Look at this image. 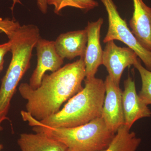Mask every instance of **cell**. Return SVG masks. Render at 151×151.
<instances>
[{"label": "cell", "mask_w": 151, "mask_h": 151, "mask_svg": "<svg viewBox=\"0 0 151 151\" xmlns=\"http://www.w3.org/2000/svg\"><path fill=\"white\" fill-rule=\"evenodd\" d=\"M87 42L86 29L61 34L54 41L58 54L63 59L71 60L77 57L84 58Z\"/></svg>", "instance_id": "cell-12"}, {"label": "cell", "mask_w": 151, "mask_h": 151, "mask_svg": "<svg viewBox=\"0 0 151 151\" xmlns=\"http://www.w3.org/2000/svg\"><path fill=\"white\" fill-rule=\"evenodd\" d=\"M85 86L54 115L39 121L51 128H72L101 117L105 95V82L96 77L84 80Z\"/></svg>", "instance_id": "cell-3"}, {"label": "cell", "mask_w": 151, "mask_h": 151, "mask_svg": "<svg viewBox=\"0 0 151 151\" xmlns=\"http://www.w3.org/2000/svg\"><path fill=\"white\" fill-rule=\"evenodd\" d=\"M13 3L11 7V10L13 11L14 7L17 4H21L20 0H12ZM37 4L39 9L42 14H45L47 13L48 9L47 0H37Z\"/></svg>", "instance_id": "cell-19"}, {"label": "cell", "mask_w": 151, "mask_h": 151, "mask_svg": "<svg viewBox=\"0 0 151 151\" xmlns=\"http://www.w3.org/2000/svg\"><path fill=\"white\" fill-rule=\"evenodd\" d=\"M133 65L139 73L142 80V87L138 94L139 97L146 105H151V71L143 66L139 58Z\"/></svg>", "instance_id": "cell-16"}, {"label": "cell", "mask_w": 151, "mask_h": 151, "mask_svg": "<svg viewBox=\"0 0 151 151\" xmlns=\"http://www.w3.org/2000/svg\"><path fill=\"white\" fill-rule=\"evenodd\" d=\"M37 64L29 79V86L33 89L38 88L41 83L45 72H54L59 70L64 63V59L58 54L54 41L40 38L36 45Z\"/></svg>", "instance_id": "cell-6"}, {"label": "cell", "mask_w": 151, "mask_h": 151, "mask_svg": "<svg viewBox=\"0 0 151 151\" xmlns=\"http://www.w3.org/2000/svg\"><path fill=\"white\" fill-rule=\"evenodd\" d=\"M40 37L37 26L30 24L19 27L9 38L12 41V60L1 80L0 88V119L6 116L19 82L30 67L33 49Z\"/></svg>", "instance_id": "cell-4"}, {"label": "cell", "mask_w": 151, "mask_h": 151, "mask_svg": "<svg viewBox=\"0 0 151 151\" xmlns=\"http://www.w3.org/2000/svg\"><path fill=\"white\" fill-rule=\"evenodd\" d=\"M138 56L129 47L117 46L114 41L106 43L103 50V65L107 69L109 76L119 85L124 70L133 65L137 61Z\"/></svg>", "instance_id": "cell-8"}, {"label": "cell", "mask_w": 151, "mask_h": 151, "mask_svg": "<svg viewBox=\"0 0 151 151\" xmlns=\"http://www.w3.org/2000/svg\"><path fill=\"white\" fill-rule=\"evenodd\" d=\"M125 125L118 129L108 147L102 151H136L142 140Z\"/></svg>", "instance_id": "cell-14"}, {"label": "cell", "mask_w": 151, "mask_h": 151, "mask_svg": "<svg viewBox=\"0 0 151 151\" xmlns=\"http://www.w3.org/2000/svg\"><path fill=\"white\" fill-rule=\"evenodd\" d=\"M100 1L105 6L108 16V31L103 42L106 43L116 40L122 42L136 52L146 69L151 71V52L144 48L138 42L128 27L127 22L120 16L113 0Z\"/></svg>", "instance_id": "cell-5"}, {"label": "cell", "mask_w": 151, "mask_h": 151, "mask_svg": "<svg viewBox=\"0 0 151 151\" xmlns=\"http://www.w3.org/2000/svg\"><path fill=\"white\" fill-rule=\"evenodd\" d=\"M47 4L54 6V12L56 14H59L63 9L67 7L88 12L99 6L95 0H47Z\"/></svg>", "instance_id": "cell-15"}, {"label": "cell", "mask_w": 151, "mask_h": 151, "mask_svg": "<svg viewBox=\"0 0 151 151\" xmlns=\"http://www.w3.org/2000/svg\"><path fill=\"white\" fill-rule=\"evenodd\" d=\"M35 133H42L62 143L68 151H102L106 149L116 133L109 129L102 117L72 128H51L41 124L25 111L21 112Z\"/></svg>", "instance_id": "cell-2"}, {"label": "cell", "mask_w": 151, "mask_h": 151, "mask_svg": "<svg viewBox=\"0 0 151 151\" xmlns=\"http://www.w3.org/2000/svg\"><path fill=\"white\" fill-rule=\"evenodd\" d=\"M17 144L21 151H68L65 145L42 133L21 134Z\"/></svg>", "instance_id": "cell-13"}, {"label": "cell", "mask_w": 151, "mask_h": 151, "mask_svg": "<svg viewBox=\"0 0 151 151\" xmlns=\"http://www.w3.org/2000/svg\"><path fill=\"white\" fill-rule=\"evenodd\" d=\"M12 42L10 40H9L8 42L0 44V73L1 72L4 68V58L5 55L9 51L11 52Z\"/></svg>", "instance_id": "cell-18"}, {"label": "cell", "mask_w": 151, "mask_h": 151, "mask_svg": "<svg viewBox=\"0 0 151 151\" xmlns=\"http://www.w3.org/2000/svg\"><path fill=\"white\" fill-rule=\"evenodd\" d=\"M85 77L84 58H80L50 74H45L37 89H32L28 83H21L19 91L27 101L26 111L38 121L54 115L63 103L83 89Z\"/></svg>", "instance_id": "cell-1"}, {"label": "cell", "mask_w": 151, "mask_h": 151, "mask_svg": "<svg viewBox=\"0 0 151 151\" xmlns=\"http://www.w3.org/2000/svg\"><path fill=\"white\" fill-rule=\"evenodd\" d=\"M122 103L124 125L130 129L138 120L151 116V111L148 105L143 103L140 99L136 90L135 81L129 75L124 81Z\"/></svg>", "instance_id": "cell-10"}, {"label": "cell", "mask_w": 151, "mask_h": 151, "mask_svg": "<svg viewBox=\"0 0 151 151\" xmlns=\"http://www.w3.org/2000/svg\"><path fill=\"white\" fill-rule=\"evenodd\" d=\"M20 26L18 22L15 20L0 17V33H4L9 39Z\"/></svg>", "instance_id": "cell-17"}, {"label": "cell", "mask_w": 151, "mask_h": 151, "mask_svg": "<svg viewBox=\"0 0 151 151\" xmlns=\"http://www.w3.org/2000/svg\"><path fill=\"white\" fill-rule=\"evenodd\" d=\"M6 119H0V132L2 130H3V127H2V126H1V123H2L3 122H4V121H5V120H6ZM3 148H4V147H3V145L2 144H0V151L1 150H2L3 149Z\"/></svg>", "instance_id": "cell-20"}, {"label": "cell", "mask_w": 151, "mask_h": 151, "mask_svg": "<svg viewBox=\"0 0 151 151\" xmlns=\"http://www.w3.org/2000/svg\"><path fill=\"white\" fill-rule=\"evenodd\" d=\"M134 12L129 21L131 31L139 43L151 52V8L143 0H132Z\"/></svg>", "instance_id": "cell-11"}, {"label": "cell", "mask_w": 151, "mask_h": 151, "mask_svg": "<svg viewBox=\"0 0 151 151\" xmlns=\"http://www.w3.org/2000/svg\"><path fill=\"white\" fill-rule=\"evenodd\" d=\"M103 22V19L100 18L96 21L88 22L85 28L87 33V42L84 57L86 79L95 77L99 66L103 65V50L100 44V37Z\"/></svg>", "instance_id": "cell-9"}, {"label": "cell", "mask_w": 151, "mask_h": 151, "mask_svg": "<svg viewBox=\"0 0 151 151\" xmlns=\"http://www.w3.org/2000/svg\"><path fill=\"white\" fill-rule=\"evenodd\" d=\"M104 82L105 95L101 117L108 129L116 133L125 123L122 91L109 75Z\"/></svg>", "instance_id": "cell-7"}]
</instances>
